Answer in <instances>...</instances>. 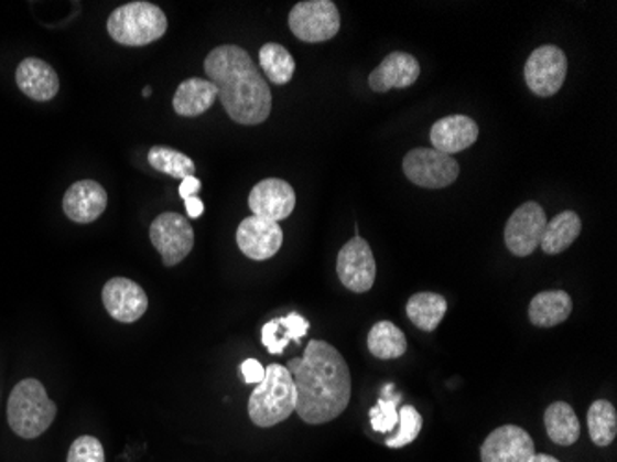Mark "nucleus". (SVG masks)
I'll return each instance as SVG.
<instances>
[{"label": "nucleus", "mask_w": 617, "mask_h": 462, "mask_svg": "<svg viewBox=\"0 0 617 462\" xmlns=\"http://www.w3.org/2000/svg\"><path fill=\"white\" fill-rule=\"evenodd\" d=\"M543 422L548 429L549 439L554 444L573 445L581 437V423L573 407L566 401H554L543 415Z\"/></svg>", "instance_id": "nucleus-25"}, {"label": "nucleus", "mask_w": 617, "mask_h": 462, "mask_svg": "<svg viewBox=\"0 0 617 462\" xmlns=\"http://www.w3.org/2000/svg\"><path fill=\"white\" fill-rule=\"evenodd\" d=\"M207 80L217 87L229 119L242 126L263 125L272 111L269 82L250 54L237 45L213 49L204 62Z\"/></svg>", "instance_id": "nucleus-2"}, {"label": "nucleus", "mask_w": 617, "mask_h": 462, "mask_svg": "<svg viewBox=\"0 0 617 462\" xmlns=\"http://www.w3.org/2000/svg\"><path fill=\"white\" fill-rule=\"evenodd\" d=\"M531 434L520 426H501L480 445V462H529L534 455Z\"/></svg>", "instance_id": "nucleus-14"}, {"label": "nucleus", "mask_w": 617, "mask_h": 462, "mask_svg": "<svg viewBox=\"0 0 617 462\" xmlns=\"http://www.w3.org/2000/svg\"><path fill=\"white\" fill-rule=\"evenodd\" d=\"M296 387L297 417L321 426L340 417L351 400V372L340 352L324 341H311L300 359L286 363Z\"/></svg>", "instance_id": "nucleus-1"}, {"label": "nucleus", "mask_w": 617, "mask_h": 462, "mask_svg": "<svg viewBox=\"0 0 617 462\" xmlns=\"http://www.w3.org/2000/svg\"><path fill=\"white\" fill-rule=\"evenodd\" d=\"M566 75V54L554 45L538 46L527 60L523 69L527 87L538 97H553L561 92Z\"/></svg>", "instance_id": "nucleus-9"}, {"label": "nucleus", "mask_w": 617, "mask_h": 462, "mask_svg": "<svg viewBox=\"0 0 617 462\" xmlns=\"http://www.w3.org/2000/svg\"><path fill=\"white\" fill-rule=\"evenodd\" d=\"M259 65L267 75V80L272 82L275 86H285L296 73L294 57L280 43H267V45L261 46Z\"/></svg>", "instance_id": "nucleus-27"}, {"label": "nucleus", "mask_w": 617, "mask_h": 462, "mask_svg": "<svg viewBox=\"0 0 617 462\" xmlns=\"http://www.w3.org/2000/svg\"><path fill=\"white\" fill-rule=\"evenodd\" d=\"M237 246L253 261H267L281 250L283 229L280 224L261 217H248L237 228Z\"/></svg>", "instance_id": "nucleus-15"}, {"label": "nucleus", "mask_w": 617, "mask_h": 462, "mask_svg": "<svg viewBox=\"0 0 617 462\" xmlns=\"http://www.w3.org/2000/svg\"><path fill=\"white\" fill-rule=\"evenodd\" d=\"M589 439L597 448H606L616 440L617 412L610 401L597 400L588 409Z\"/></svg>", "instance_id": "nucleus-28"}, {"label": "nucleus", "mask_w": 617, "mask_h": 462, "mask_svg": "<svg viewBox=\"0 0 617 462\" xmlns=\"http://www.w3.org/2000/svg\"><path fill=\"white\" fill-rule=\"evenodd\" d=\"M15 82L19 89L37 103H46L59 92V78L56 71L40 57H26L19 63Z\"/></svg>", "instance_id": "nucleus-19"}, {"label": "nucleus", "mask_w": 617, "mask_h": 462, "mask_svg": "<svg viewBox=\"0 0 617 462\" xmlns=\"http://www.w3.org/2000/svg\"><path fill=\"white\" fill-rule=\"evenodd\" d=\"M418 76H420V63L416 57L407 52H392L370 75L368 86L376 93L405 89L418 80Z\"/></svg>", "instance_id": "nucleus-18"}, {"label": "nucleus", "mask_w": 617, "mask_h": 462, "mask_svg": "<svg viewBox=\"0 0 617 462\" xmlns=\"http://www.w3.org/2000/svg\"><path fill=\"white\" fill-rule=\"evenodd\" d=\"M185 209H187V215H190L191 218H201L202 213H204V202H202L198 196L185 198Z\"/></svg>", "instance_id": "nucleus-35"}, {"label": "nucleus", "mask_w": 617, "mask_h": 462, "mask_svg": "<svg viewBox=\"0 0 617 462\" xmlns=\"http://www.w3.org/2000/svg\"><path fill=\"white\" fill-rule=\"evenodd\" d=\"M149 163L155 171L176 180L195 176V161L180 150L169 149V147H152L149 150Z\"/></svg>", "instance_id": "nucleus-29"}, {"label": "nucleus", "mask_w": 617, "mask_h": 462, "mask_svg": "<svg viewBox=\"0 0 617 462\" xmlns=\"http://www.w3.org/2000/svg\"><path fill=\"white\" fill-rule=\"evenodd\" d=\"M529 462H561V461H556L554 456L548 455V453H534V455L531 456V461Z\"/></svg>", "instance_id": "nucleus-36"}, {"label": "nucleus", "mask_w": 617, "mask_h": 462, "mask_svg": "<svg viewBox=\"0 0 617 462\" xmlns=\"http://www.w3.org/2000/svg\"><path fill=\"white\" fill-rule=\"evenodd\" d=\"M583 232V223L575 212H562L551 218L543 229L540 248L548 256H559L577 240Z\"/></svg>", "instance_id": "nucleus-23"}, {"label": "nucleus", "mask_w": 617, "mask_h": 462, "mask_svg": "<svg viewBox=\"0 0 617 462\" xmlns=\"http://www.w3.org/2000/svg\"><path fill=\"white\" fill-rule=\"evenodd\" d=\"M108 207V193L95 180H82L67 189L64 196V212L73 223L91 224Z\"/></svg>", "instance_id": "nucleus-16"}, {"label": "nucleus", "mask_w": 617, "mask_h": 462, "mask_svg": "<svg viewBox=\"0 0 617 462\" xmlns=\"http://www.w3.org/2000/svg\"><path fill=\"white\" fill-rule=\"evenodd\" d=\"M307 319H303L302 314L291 313L286 316H278L263 325L261 332V341L267 352L272 355H280L285 352L289 343H300L307 335Z\"/></svg>", "instance_id": "nucleus-20"}, {"label": "nucleus", "mask_w": 617, "mask_h": 462, "mask_svg": "<svg viewBox=\"0 0 617 462\" xmlns=\"http://www.w3.org/2000/svg\"><path fill=\"white\" fill-rule=\"evenodd\" d=\"M573 311V300L566 291L538 292L529 303V320L537 327H554L570 319Z\"/></svg>", "instance_id": "nucleus-22"}, {"label": "nucleus", "mask_w": 617, "mask_h": 462, "mask_svg": "<svg viewBox=\"0 0 617 462\" xmlns=\"http://www.w3.org/2000/svg\"><path fill=\"white\" fill-rule=\"evenodd\" d=\"M545 224L548 217L538 202H526L518 207L505 226V245L510 254L516 257L532 256L540 246Z\"/></svg>", "instance_id": "nucleus-11"}, {"label": "nucleus", "mask_w": 617, "mask_h": 462, "mask_svg": "<svg viewBox=\"0 0 617 462\" xmlns=\"http://www.w3.org/2000/svg\"><path fill=\"white\" fill-rule=\"evenodd\" d=\"M57 407L37 379L18 383L8 400V423L21 439H37L56 420Z\"/></svg>", "instance_id": "nucleus-4"}, {"label": "nucleus", "mask_w": 617, "mask_h": 462, "mask_svg": "<svg viewBox=\"0 0 617 462\" xmlns=\"http://www.w3.org/2000/svg\"><path fill=\"white\" fill-rule=\"evenodd\" d=\"M401 401V394L392 396H381L376 407L370 409V423L376 433H390L398 426V404Z\"/></svg>", "instance_id": "nucleus-31"}, {"label": "nucleus", "mask_w": 617, "mask_h": 462, "mask_svg": "<svg viewBox=\"0 0 617 462\" xmlns=\"http://www.w3.org/2000/svg\"><path fill=\"white\" fill-rule=\"evenodd\" d=\"M248 206L253 217L267 218L272 223L291 217L296 207V193L291 183L280 178H267L263 182L256 183L250 191Z\"/></svg>", "instance_id": "nucleus-12"}, {"label": "nucleus", "mask_w": 617, "mask_h": 462, "mask_svg": "<svg viewBox=\"0 0 617 462\" xmlns=\"http://www.w3.org/2000/svg\"><path fill=\"white\" fill-rule=\"evenodd\" d=\"M218 98L217 87L204 78H187L177 86L172 106L182 117H198L206 114Z\"/></svg>", "instance_id": "nucleus-21"}, {"label": "nucleus", "mask_w": 617, "mask_h": 462, "mask_svg": "<svg viewBox=\"0 0 617 462\" xmlns=\"http://www.w3.org/2000/svg\"><path fill=\"white\" fill-rule=\"evenodd\" d=\"M150 95H152V87H150V86L144 87V89H143V97L149 98Z\"/></svg>", "instance_id": "nucleus-37"}, {"label": "nucleus", "mask_w": 617, "mask_h": 462, "mask_svg": "<svg viewBox=\"0 0 617 462\" xmlns=\"http://www.w3.org/2000/svg\"><path fill=\"white\" fill-rule=\"evenodd\" d=\"M150 240L155 250L160 251L163 265L176 267L193 251L195 229L187 217L180 213H161L150 224Z\"/></svg>", "instance_id": "nucleus-7"}, {"label": "nucleus", "mask_w": 617, "mask_h": 462, "mask_svg": "<svg viewBox=\"0 0 617 462\" xmlns=\"http://www.w3.org/2000/svg\"><path fill=\"white\" fill-rule=\"evenodd\" d=\"M479 138V126L468 115H450L431 128V144L442 154H458Z\"/></svg>", "instance_id": "nucleus-17"}, {"label": "nucleus", "mask_w": 617, "mask_h": 462, "mask_svg": "<svg viewBox=\"0 0 617 462\" xmlns=\"http://www.w3.org/2000/svg\"><path fill=\"white\" fill-rule=\"evenodd\" d=\"M201 189L202 182L198 178H185V180H182V183H180V196L185 201V198H191V196H196V194L201 193Z\"/></svg>", "instance_id": "nucleus-34"}, {"label": "nucleus", "mask_w": 617, "mask_h": 462, "mask_svg": "<svg viewBox=\"0 0 617 462\" xmlns=\"http://www.w3.org/2000/svg\"><path fill=\"white\" fill-rule=\"evenodd\" d=\"M398 418H400L398 420L400 429L390 439H387V448H390V450H401V448L411 444L418 439V434L423 428L422 415L412 406L401 407Z\"/></svg>", "instance_id": "nucleus-30"}, {"label": "nucleus", "mask_w": 617, "mask_h": 462, "mask_svg": "<svg viewBox=\"0 0 617 462\" xmlns=\"http://www.w3.org/2000/svg\"><path fill=\"white\" fill-rule=\"evenodd\" d=\"M337 275L340 283L357 294L370 291L376 283V257L370 245L359 235H355L338 251Z\"/></svg>", "instance_id": "nucleus-10"}, {"label": "nucleus", "mask_w": 617, "mask_h": 462, "mask_svg": "<svg viewBox=\"0 0 617 462\" xmlns=\"http://www.w3.org/2000/svg\"><path fill=\"white\" fill-rule=\"evenodd\" d=\"M67 462H106V453L100 440L84 434L71 444Z\"/></svg>", "instance_id": "nucleus-32"}, {"label": "nucleus", "mask_w": 617, "mask_h": 462, "mask_svg": "<svg viewBox=\"0 0 617 462\" xmlns=\"http://www.w3.org/2000/svg\"><path fill=\"white\" fill-rule=\"evenodd\" d=\"M240 372H242V376H245V382L248 385H252V383H261L264 379V366L256 359H246L240 366Z\"/></svg>", "instance_id": "nucleus-33"}, {"label": "nucleus", "mask_w": 617, "mask_h": 462, "mask_svg": "<svg viewBox=\"0 0 617 462\" xmlns=\"http://www.w3.org/2000/svg\"><path fill=\"white\" fill-rule=\"evenodd\" d=\"M289 26L300 41L324 43L338 34L340 13L332 0H305L292 8Z\"/></svg>", "instance_id": "nucleus-6"}, {"label": "nucleus", "mask_w": 617, "mask_h": 462, "mask_svg": "<svg viewBox=\"0 0 617 462\" xmlns=\"http://www.w3.org/2000/svg\"><path fill=\"white\" fill-rule=\"evenodd\" d=\"M296 401L291 372L286 370V366L270 365L264 368L263 382L250 396L248 415L258 428H274L296 411Z\"/></svg>", "instance_id": "nucleus-3"}, {"label": "nucleus", "mask_w": 617, "mask_h": 462, "mask_svg": "<svg viewBox=\"0 0 617 462\" xmlns=\"http://www.w3.org/2000/svg\"><path fill=\"white\" fill-rule=\"evenodd\" d=\"M169 29V21L160 7L152 2H128L108 19L111 40L125 46H144L161 40Z\"/></svg>", "instance_id": "nucleus-5"}, {"label": "nucleus", "mask_w": 617, "mask_h": 462, "mask_svg": "<svg viewBox=\"0 0 617 462\" xmlns=\"http://www.w3.org/2000/svg\"><path fill=\"white\" fill-rule=\"evenodd\" d=\"M104 308L111 319L133 324L149 311V297L143 287L128 278H113L102 289Z\"/></svg>", "instance_id": "nucleus-13"}, {"label": "nucleus", "mask_w": 617, "mask_h": 462, "mask_svg": "<svg viewBox=\"0 0 617 462\" xmlns=\"http://www.w3.org/2000/svg\"><path fill=\"white\" fill-rule=\"evenodd\" d=\"M368 350L376 359H400L407 352L405 333L390 320H381L368 333Z\"/></svg>", "instance_id": "nucleus-26"}, {"label": "nucleus", "mask_w": 617, "mask_h": 462, "mask_svg": "<svg viewBox=\"0 0 617 462\" xmlns=\"http://www.w3.org/2000/svg\"><path fill=\"white\" fill-rule=\"evenodd\" d=\"M407 180L423 189H444L457 182L461 166L435 149H414L403 160Z\"/></svg>", "instance_id": "nucleus-8"}, {"label": "nucleus", "mask_w": 617, "mask_h": 462, "mask_svg": "<svg viewBox=\"0 0 617 462\" xmlns=\"http://www.w3.org/2000/svg\"><path fill=\"white\" fill-rule=\"evenodd\" d=\"M407 316L422 332H435L447 313L446 298L436 292H418L407 302Z\"/></svg>", "instance_id": "nucleus-24"}]
</instances>
